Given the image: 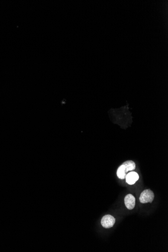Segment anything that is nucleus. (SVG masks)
I'll return each instance as SVG.
<instances>
[{
  "instance_id": "obj_4",
  "label": "nucleus",
  "mask_w": 168,
  "mask_h": 252,
  "mask_svg": "<svg viewBox=\"0 0 168 252\" xmlns=\"http://www.w3.org/2000/svg\"><path fill=\"white\" fill-rule=\"evenodd\" d=\"M139 176L136 172H131L126 175L125 177L126 182L129 185H133L138 181Z\"/></svg>"
},
{
  "instance_id": "obj_1",
  "label": "nucleus",
  "mask_w": 168,
  "mask_h": 252,
  "mask_svg": "<svg viewBox=\"0 0 168 252\" xmlns=\"http://www.w3.org/2000/svg\"><path fill=\"white\" fill-rule=\"evenodd\" d=\"M155 197V195L151 190L146 189L144 190L140 194L139 201L142 203H152Z\"/></svg>"
},
{
  "instance_id": "obj_6",
  "label": "nucleus",
  "mask_w": 168,
  "mask_h": 252,
  "mask_svg": "<svg viewBox=\"0 0 168 252\" xmlns=\"http://www.w3.org/2000/svg\"><path fill=\"white\" fill-rule=\"evenodd\" d=\"M117 176L120 179L123 180L125 179L126 173L125 172V166L123 164L117 169Z\"/></svg>"
},
{
  "instance_id": "obj_3",
  "label": "nucleus",
  "mask_w": 168,
  "mask_h": 252,
  "mask_svg": "<svg viewBox=\"0 0 168 252\" xmlns=\"http://www.w3.org/2000/svg\"><path fill=\"white\" fill-rule=\"evenodd\" d=\"M124 203L127 209H133L135 205V198L132 194H127L124 198Z\"/></svg>"
},
{
  "instance_id": "obj_2",
  "label": "nucleus",
  "mask_w": 168,
  "mask_h": 252,
  "mask_svg": "<svg viewBox=\"0 0 168 252\" xmlns=\"http://www.w3.org/2000/svg\"><path fill=\"white\" fill-rule=\"evenodd\" d=\"M101 224L105 229H109L113 227L115 223V219L111 215H106L101 219Z\"/></svg>"
},
{
  "instance_id": "obj_5",
  "label": "nucleus",
  "mask_w": 168,
  "mask_h": 252,
  "mask_svg": "<svg viewBox=\"0 0 168 252\" xmlns=\"http://www.w3.org/2000/svg\"><path fill=\"white\" fill-rule=\"evenodd\" d=\"M122 164L124 165L125 168L126 173H127V172L130 171L134 170L136 168L135 164L132 161H127L124 162Z\"/></svg>"
}]
</instances>
